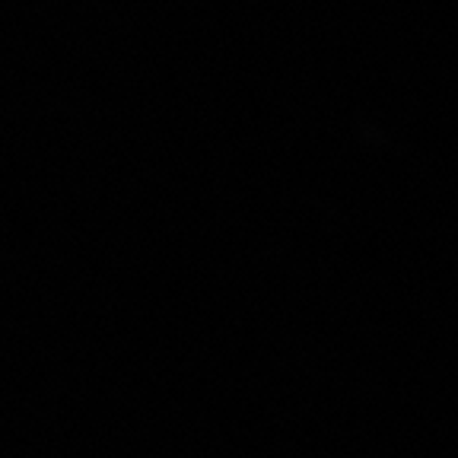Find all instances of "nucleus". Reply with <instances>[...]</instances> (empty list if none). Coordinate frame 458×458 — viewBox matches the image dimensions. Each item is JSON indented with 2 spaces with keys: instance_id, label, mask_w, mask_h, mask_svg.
I'll list each match as a JSON object with an SVG mask.
<instances>
[]
</instances>
